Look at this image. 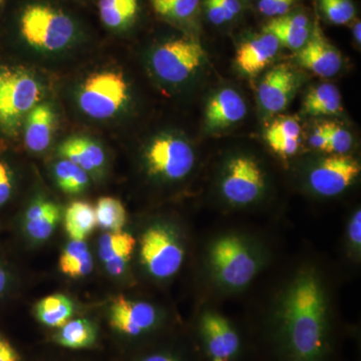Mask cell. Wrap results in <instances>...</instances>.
Instances as JSON below:
<instances>
[{"label": "cell", "instance_id": "6da1fadb", "mask_svg": "<svg viewBox=\"0 0 361 361\" xmlns=\"http://www.w3.org/2000/svg\"><path fill=\"white\" fill-rule=\"evenodd\" d=\"M283 334L294 361H320L326 346V304L319 281L301 275L283 306Z\"/></svg>", "mask_w": 361, "mask_h": 361}, {"label": "cell", "instance_id": "7a4b0ae2", "mask_svg": "<svg viewBox=\"0 0 361 361\" xmlns=\"http://www.w3.org/2000/svg\"><path fill=\"white\" fill-rule=\"evenodd\" d=\"M20 32L28 44L56 51L70 44L75 26L70 16L45 4H30L20 16Z\"/></svg>", "mask_w": 361, "mask_h": 361}, {"label": "cell", "instance_id": "3957f363", "mask_svg": "<svg viewBox=\"0 0 361 361\" xmlns=\"http://www.w3.org/2000/svg\"><path fill=\"white\" fill-rule=\"evenodd\" d=\"M42 90L37 80L20 68L0 70V126L16 132L23 118L39 103Z\"/></svg>", "mask_w": 361, "mask_h": 361}, {"label": "cell", "instance_id": "277c9868", "mask_svg": "<svg viewBox=\"0 0 361 361\" xmlns=\"http://www.w3.org/2000/svg\"><path fill=\"white\" fill-rule=\"evenodd\" d=\"M129 99L127 82L114 71L94 73L87 78L78 97L80 109L97 120L116 115Z\"/></svg>", "mask_w": 361, "mask_h": 361}, {"label": "cell", "instance_id": "5b68a950", "mask_svg": "<svg viewBox=\"0 0 361 361\" xmlns=\"http://www.w3.org/2000/svg\"><path fill=\"white\" fill-rule=\"evenodd\" d=\"M205 51L196 40L177 39L161 44L152 56V66L159 78L180 84L203 65Z\"/></svg>", "mask_w": 361, "mask_h": 361}, {"label": "cell", "instance_id": "8992f818", "mask_svg": "<svg viewBox=\"0 0 361 361\" xmlns=\"http://www.w3.org/2000/svg\"><path fill=\"white\" fill-rule=\"evenodd\" d=\"M211 262L216 276L226 286L241 288L255 276L257 263L245 244L235 236H226L214 243Z\"/></svg>", "mask_w": 361, "mask_h": 361}, {"label": "cell", "instance_id": "52a82bcc", "mask_svg": "<svg viewBox=\"0 0 361 361\" xmlns=\"http://www.w3.org/2000/svg\"><path fill=\"white\" fill-rule=\"evenodd\" d=\"M146 159L152 175L168 180L186 177L195 163L193 149L189 142L173 135L156 137L147 149Z\"/></svg>", "mask_w": 361, "mask_h": 361}, {"label": "cell", "instance_id": "ba28073f", "mask_svg": "<svg viewBox=\"0 0 361 361\" xmlns=\"http://www.w3.org/2000/svg\"><path fill=\"white\" fill-rule=\"evenodd\" d=\"M142 264L153 276L169 278L180 269L184 250L174 234L161 226L149 228L141 239Z\"/></svg>", "mask_w": 361, "mask_h": 361}, {"label": "cell", "instance_id": "9c48e42d", "mask_svg": "<svg viewBox=\"0 0 361 361\" xmlns=\"http://www.w3.org/2000/svg\"><path fill=\"white\" fill-rule=\"evenodd\" d=\"M221 188L226 200L234 205L253 203L264 192L262 169L251 157H236L228 164Z\"/></svg>", "mask_w": 361, "mask_h": 361}, {"label": "cell", "instance_id": "30bf717a", "mask_svg": "<svg viewBox=\"0 0 361 361\" xmlns=\"http://www.w3.org/2000/svg\"><path fill=\"white\" fill-rule=\"evenodd\" d=\"M360 174L357 161L346 155H331L310 172V184L316 194L334 197L341 194Z\"/></svg>", "mask_w": 361, "mask_h": 361}, {"label": "cell", "instance_id": "8fae6325", "mask_svg": "<svg viewBox=\"0 0 361 361\" xmlns=\"http://www.w3.org/2000/svg\"><path fill=\"white\" fill-rule=\"evenodd\" d=\"M297 61L306 70L322 78H332L342 66L341 54L323 35L319 23L315 21L310 39L297 51Z\"/></svg>", "mask_w": 361, "mask_h": 361}, {"label": "cell", "instance_id": "7c38bea8", "mask_svg": "<svg viewBox=\"0 0 361 361\" xmlns=\"http://www.w3.org/2000/svg\"><path fill=\"white\" fill-rule=\"evenodd\" d=\"M298 87V77L286 65L271 68L258 87V99L268 115H276L287 108Z\"/></svg>", "mask_w": 361, "mask_h": 361}, {"label": "cell", "instance_id": "4fadbf2b", "mask_svg": "<svg viewBox=\"0 0 361 361\" xmlns=\"http://www.w3.org/2000/svg\"><path fill=\"white\" fill-rule=\"evenodd\" d=\"M201 331L211 361H231L238 353V334L222 315L205 313L201 320Z\"/></svg>", "mask_w": 361, "mask_h": 361}, {"label": "cell", "instance_id": "5bb4252c", "mask_svg": "<svg viewBox=\"0 0 361 361\" xmlns=\"http://www.w3.org/2000/svg\"><path fill=\"white\" fill-rule=\"evenodd\" d=\"M156 320V310L151 304L128 300L123 296L116 297L111 303V325L126 336H140L151 329Z\"/></svg>", "mask_w": 361, "mask_h": 361}, {"label": "cell", "instance_id": "9a60e30c", "mask_svg": "<svg viewBox=\"0 0 361 361\" xmlns=\"http://www.w3.org/2000/svg\"><path fill=\"white\" fill-rule=\"evenodd\" d=\"M247 114L245 101L236 90L223 89L207 104L205 123L208 129L223 130L240 122Z\"/></svg>", "mask_w": 361, "mask_h": 361}, {"label": "cell", "instance_id": "2e32d148", "mask_svg": "<svg viewBox=\"0 0 361 361\" xmlns=\"http://www.w3.org/2000/svg\"><path fill=\"white\" fill-rule=\"evenodd\" d=\"M279 49L280 44L276 37L263 32V35L240 45L235 61L240 71L252 77L269 65Z\"/></svg>", "mask_w": 361, "mask_h": 361}, {"label": "cell", "instance_id": "e0dca14e", "mask_svg": "<svg viewBox=\"0 0 361 361\" xmlns=\"http://www.w3.org/2000/svg\"><path fill=\"white\" fill-rule=\"evenodd\" d=\"M311 30L310 18L303 13L285 14L272 18L263 28V32L276 37L280 47L291 51H299L304 47L310 39Z\"/></svg>", "mask_w": 361, "mask_h": 361}, {"label": "cell", "instance_id": "ac0fdd59", "mask_svg": "<svg viewBox=\"0 0 361 361\" xmlns=\"http://www.w3.org/2000/svg\"><path fill=\"white\" fill-rule=\"evenodd\" d=\"M135 247V239L129 233L118 231L104 234L99 240V257L113 276L125 272Z\"/></svg>", "mask_w": 361, "mask_h": 361}, {"label": "cell", "instance_id": "d6986e66", "mask_svg": "<svg viewBox=\"0 0 361 361\" xmlns=\"http://www.w3.org/2000/svg\"><path fill=\"white\" fill-rule=\"evenodd\" d=\"M302 128L293 116H283L271 123L265 132L268 146L281 158L295 155L300 147Z\"/></svg>", "mask_w": 361, "mask_h": 361}, {"label": "cell", "instance_id": "ffe728a7", "mask_svg": "<svg viewBox=\"0 0 361 361\" xmlns=\"http://www.w3.org/2000/svg\"><path fill=\"white\" fill-rule=\"evenodd\" d=\"M56 116L49 104L35 106L28 115L25 134L26 147L39 153L47 149L54 135Z\"/></svg>", "mask_w": 361, "mask_h": 361}, {"label": "cell", "instance_id": "44dd1931", "mask_svg": "<svg viewBox=\"0 0 361 361\" xmlns=\"http://www.w3.org/2000/svg\"><path fill=\"white\" fill-rule=\"evenodd\" d=\"M59 154L65 160L75 164L85 172H94L103 167V149L87 137H71L59 147Z\"/></svg>", "mask_w": 361, "mask_h": 361}, {"label": "cell", "instance_id": "7402d4cb", "mask_svg": "<svg viewBox=\"0 0 361 361\" xmlns=\"http://www.w3.org/2000/svg\"><path fill=\"white\" fill-rule=\"evenodd\" d=\"M61 218L58 205L51 201H35L25 215V230L32 239L42 241L54 233Z\"/></svg>", "mask_w": 361, "mask_h": 361}, {"label": "cell", "instance_id": "603a6c76", "mask_svg": "<svg viewBox=\"0 0 361 361\" xmlns=\"http://www.w3.org/2000/svg\"><path fill=\"white\" fill-rule=\"evenodd\" d=\"M341 111V92L329 82L312 87L304 99L303 113L308 116H334Z\"/></svg>", "mask_w": 361, "mask_h": 361}, {"label": "cell", "instance_id": "cb8c5ba5", "mask_svg": "<svg viewBox=\"0 0 361 361\" xmlns=\"http://www.w3.org/2000/svg\"><path fill=\"white\" fill-rule=\"evenodd\" d=\"M97 225L96 211L87 202H73L66 209V231L73 241H84Z\"/></svg>", "mask_w": 361, "mask_h": 361}, {"label": "cell", "instance_id": "d4e9b609", "mask_svg": "<svg viewBox=\"0 0 361 361\" xmlns=\"http://www.w3.org/2000/svg\"><path fill=\"white\" fill-rule=\"evenodd\" d=\"M94 260L85 241H71L59 258V269L66 276L78 279L89 275Z\"/></svg>", "mask_w": 361, "mask_h": 361}, {"label": "cell", "instance_id": "484cf974", "mask_svg": "<svg viewBox=\"0 0 361 361\" xmlns=\"http://www.w3.org/2000/svg\"><path fill=\"white\" fill-rule=\"evenodd\" d=\"M73 302L63 294L44 297L35 306V314L42 324L49 327L63 326L73 315Z\"/></svg>", "mask_w": 361, "mask_h": 361}, {"label": "cell", "instance_id": "4316f807", "mask_svg": "<svg viewBox=\"0 0 361 361\" xmlns=\"http://www.w3.org/2000/svg\"><path fill=\"white\" fill-rule=\"evenodd\" d=\"M99 16L104 25L113 30L127 27L139 13L137 0H99Z\"/></svg>", "mask_w": 361, "mask_h": 361}, {"label": "cell", "instance_id": "83f0119b", "mask_svg": "<svg viewBox=\"0 0 361 361\" xmlns=\"http://www.w3.org/2000/svg\"><path fill=\"white\" fill-rule=\"evenodd\" d=\"M56 341L66 348L80 349L90 348L97 338L94 325L87 319L68 320L59 327Z\"/></svg>", "mask_w": 361, "mask_h": 361}, {"label": "cell", "instance_id": "f1b7e54d", "mask_svg": "<svg viewBox=\"0 0 361 361\" xmlns=\"http://www.w3.org/2000/svg\"><path fill=\"white\" fill-rule=\"evenodd\" d=\"M97 224L110 232H118L127 222V211L122 202L111 197H103L97 201Z\"/></svg>", "mask_w": 361, "mask_h": 361}, {"label": "cell", "instance_id": "f546056e", "mask_svg": "<svg viewBox=\"0 0 361 361\" xmlns=\"http://www.w3.org/2000/svg\"><path fill=\"white\" fill-rule=\"evenodd\" d=\"M54 175L59 187L66 194L80 193L89 184L87 172L65 159L56 164Z\"/></svg>", "mask_w": 361, "mask_h": 361}, {"label": "cell", "instance_id": "4dcf8cb0", "mask_svg": "<svg viewBox=\"0 0 361 361\" xmlns=\"http://www.w3.org/2000/svg\"><path fill=\"white\" fill-rule=\"evenodd\" d=\"M154 11L168 20H191L199 8L200 0H151Z\"/></svg>", "mask_w": 361, "mask_h": 361}, {"label": "cell", "instance_id": "1f68e13d", "mask_svg": "<svg viewBox=\"0 0 361 361\" xmlns=\"http://www.w3.org/2000/svg\"><path fill=\"white\" fill-rule=\"evenodd\" d=\"M320 8L334 25H348L355 16V7L351 0H319Z\"/></svg>", "mask_w": 361, "mask_h": 361}, {"label": "cell", "instance_id": "d6a6232c", "mask_svg": "<svg viewBox=\"0 0 361 361\" xmlns=\"http://www.w3.org/2000/svg\"><path fill=\"white\" fill-rule=\"evenodd\" d=\"M329 140L327 153L332 155H345L353 147V135L348 130L334 122L323 123Z\"/></svg>", "mask_w": 361, "mask_h": 361}, {"label": "cell", "instance_id": "836d02e7", "mask_svg": "<svg viewBox=\"0 0 361 361\" xmlns=\"http://www.w3.org/2000/svg\"><path fill=\"white\" fill-rule=\"evenodd\" d=\"M295 0H258V11L268 18H276L288 14Z\"/></svg>", "mask_w": 361, "mask_h": 361}, {"label": "cell", "instance_id": "e575fe53", "mask_svg": "<svg viewBox=\"0 0 361 361\" xmlns=\"http://www.w3.org/2000/svg\"><path fill=\"white\" fill-rule=\"evenodd\" d=\"M13 191L11 171L6 163L0 161V206L6 204Z\"/></svg>", "mask_w": 361, "mask_h": 361}, {"label": "cell", "instance_id": "d590c367", "mask_svg": "<svg viewBox=\"0 0 361 361\" xmlns=\"http://www.w3.org/2000/svg\"><path fill=\"white\" fill-rule=\"evenodd\" d=\"M205 6L207 16L211 23L215 25H223L228 23L227 16L218 0H206Z\"/></svg>", "mask_w": 361, "mask_h": 361}, {"label": "cell", "instance_id": "8d00e7d4", "mask_svg": "<svg viewBox=\"0 0 361 361\" xmlns=\"http://www.w3.org/2000/svg\"><path fill=\"white\" fill-rule=\"evenodd\" d=\"M310 146L317 151L327 152L329 149V140H327L326 132H325L324 125L316 126L313 130L310 139Z\"/></svg>", "mask_w": 361, "mask_h": 361}, {"label": "cell", "instance_id": "74e56055", "mask_svg": "<svg viewBox=\"0 0 361 361\" xmlns=\"http://www.w3.org/2000/svg\"><path fill=\"white\" fill-rule=\"evenodd\" d=\"M348 235L351 243L360 248L361 244V211H356L349 223Z\"/></svg>", "mask_w": 361, "mask_h": 361}, {"label": "cell", "instance_id": "f35d334b", "mask_svg": "<svg viewBox=\"0 0 361 361\" xmlns=\"http://www.w3.org/2000/svg\"><path fill=\"white\" fill-rule=\"evenodd\" d=\"M0 361H20V356L11 341L0 336Z\"/></svg>", "mask_w": 361, "mask_h": 361}, {"label": "cell", "instance_id": "ab89813d", "mask_svg": "<svg viewBox=\"0 0 361 361\" xmlns=\"http://www.w3.org/2000/svg\"><path fill=\"white\" fill-rule=\"evenodd\" d=\"M227 16L228 23L234 20L241 13V4L239 0H218Z\"/></svg>", "mask_w": 361, "mask_h": 361}, {"label": "cell", "instance_id": "60d3db41", "mask_svg": "<svg viewBox=\"0 0 361 361\" xmlns=\"http://www.w3.org/2000/svg\"><path fill=\"white\" fill-rule=\"evenodd\" d=\"M361 25L360 21L357 20L353 26V37H355V42H357L358 45H360L361 42Z\"/></svg>", "mask_w": 361, "mask_h": 361}, {"label": "cell", "instance_id": "b9f144b4", "mask_svg": "<svg viewBox=\"0 0 361 361\" xmlns=\"http://www.w3.org/2000/svg\"><path fill=\"white\" fill-rule=\"evenodd\" d=\"M144 361H176L174 358L170 357V356L167 355H156L149 356L148 358H146Z\"/></svg>", "mask_w": 361, "mask_h": 361}, {"label": "cell", "instance_id": "7bdbcfd3", "mask_svg": "<svg viewBox=\"0 0 361 361\" xmlns=\"http://www.w3.org/2000/svg\"><path fill=\"white\" fill-rule=\"evenodd\" d=\"M7 284V275L6 271L0 268V294L4 291Z\"/></svg>", "mask_w": 361, "mask_h": 361}, {"label": "cell", "instance_id": "ee69618b", "mask_svg": "<svg viewBox=\"0 0 361 361\" xmlns=\"http://www.w3.org/2000/svg\"><path fill=\"white\" fill-rule=\"evenodd\" d=\"M2 4V0H0V4Z\"/></svg>", "mask_w": 361, "mask_h": 361}]
</instances>
